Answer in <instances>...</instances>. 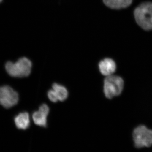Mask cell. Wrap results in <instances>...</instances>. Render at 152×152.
Returning <instances> with one entry per match:
<instances>
[{
  "label": "cell",
  "mask_w": 152,
  "mask_h": 152,
  "mask_svg": "<svg viewBox=\"0 0 152 152\" xmlns=\"http://www.w3.org/2000/svg\"><path fill=\"white\" fill-rule=\"evenodd\" d=\"M124 87V80L118 76H107L104 80V93L108 99H111L121 94Z\"/></svg>",
  "instance_id": "obj_3"
},
{
  "label": "cell",
  "mask_w": 152,
  "mask_h": 152,
  "mask_svg": "<svg viewBox=\"0 0 152 152\" xmlns=\"http://www.w3.org/2000/svg\"><path fill=\"white\" fill-rule=\"evenodd\" d=\"M48 96L49 99L53 102H56L58 101L56 94L53 89L50 90L48 92Z\"/></svg>",
  "instance_id": "obj_11"
},
{
  "label": "cell",
  "mask_w": 152,
  "mask_h": 152,
  "mask_svg": "<svg viewBox=\"0 0 152 152\" xmlns=\"http://www.w3.org/2000/svg\"><path fill=\"white\" fill-rule=\"evenodd\" d=\"M50 109L45 104L40 107L38 111L34 112L33 114L32 118L36 125L40 126L45 127L47 125V118Z\"/></svg>",
  "instance_id": "obj_6"
},
{
  "label": "cell",
  "mask_w": 152,
  "mask_h": 152,
  "mask_svg": "<svg viewBox=\"0 0 152 152\" xmlns=\"http://www.w3.org/2000/svg\"><path fill=\"white\" fill-rule=\"evenodd\" d=\"M53 89L56 94L58 101L63 102L67 98L68 91L64 87L57 83H54L53 85Z\"/></svg>",
  "instance_id": "obj_10"
},
{
  "label": "cell",
  "mask_w": 152,
  "mask_h": 152,
  "mask_svg": "<svg viewBox=\"0 0 152 152\" xmlns=\"http://www.w3.org/2000/svg\"><path fill=\"white\" fill-rule=\"evenodd\" d=\"M133 0H103L104 4L110 8L114 10L126 8L129 7Z\"/></svg>",
  "instance_id": "obj_9"
},
{
  "label": "cell",
  "mask_w": 152,
  "mask_h": 152,
  "mask_svg": "<svg viewBox=\"0 0 152 152\" xmlns=\"http://www.w3.org/2000/svg\"><path fill=\"white\" fill-rule=\"evenodd\" d=\"M18 93L9 86L0 87V104L6 108L12 107L18 103Z\"/></svg>",
  "instance_id": "obj_5"
},
{
  "label": "cell",
  "mask_w": 152,
  "mask_h": 152,
  "mask_svg": "<svg viewBox=\"0 0 152 152\" xmlns=\"http://www.w3.org/2000/svg\"><path fill=\"white\" fill-rule=\"evenodd\" d=\"M134 16L137 23L145 31L152 30V3L145 2L135 10Z\"/></svg>",
  "instance_id": "obj_2"
},
{
  "label": "cell",
  "mask_w": 152,
  "mask_h": 152,
  "mask_svg": "<svg viewBox=\"0 0 152 152\" xmlns=\"http://www.w3.org/2000/svg\"><path fill=\"white\" fill-rule=\"evenodd\" d=\"M99 69L104 76H110L115 72L116 65L113 60L109 58L101 61L99 64Z\"/></svg>",
  "instance_id": "obj_7"
},
{
  "label": "cell",
  "mask_w": 152,
  "mask_h": 152,
  "mask_svg": "<svg viewBox=\"0 0 152 152\" xmlns=\"http://www.w3.org/2000/svg\"><path fill=\"white\" fill-rule=\"evenodd\" d=\"M133 140L136 148L150 147L152 145V130L145 126L135 128L133 133Z\"/></svg>",
  "instance_id": "obj_4"
},
{
  "label": "cell",
  "mask_w": 152,
  "mask_h": 152,
  "mask_svg": "<svg viewBox=\"0 0 152 152\" xmlns=\"http://www.w3.org/2000/svg\"><path fill=\"white\" fill-rule=\"evenodd\" d=\"M31 62L29 59L23 57L15 63L9 61L6 63L5 69L10 75L15 77H24L28 76L31 70Z\"/></svg>",
  "instance_id": "obj_1"
},
{
  "label": "cell",
  "mask_w": 152,
  "mask_h": 152,
  "mask_svg": "<svg viewBox=\"0 0 152 152\" xmlns=\"http://www.w3.org/2000/svg\"><path fill=\"white\" fill-rule=\"evenodd\" d=\"M14 121L17 127L20 129H26L29 127V115L26 112L19 114L15 117Z\"/></svg>",
  "instance_id": "obj_8"
}]
</instances>
